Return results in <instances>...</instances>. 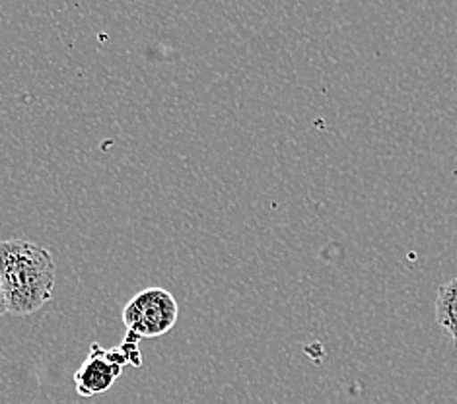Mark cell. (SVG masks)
<instances>
[{"mask_svg": "<svg viewBox=\"0 0 457 404\" xmlns=\"http://www.w3.org/2000/svg\"><path fill=\"white\" fill-rule=\"evenodd\" d=\"M178 315V301L168 290L146 288L123 308V325L137 338H156L176 326Z\"/></svg>", "mask_w": 457, "mask_h": 404, "instance_id": "2", "label": "cell"}, {"mask_svg": "<svg viewBox=\"0 0 457 404\" xmlns=\"http://www.w3.org/2000/svg\"><path fill=\"white\" fill-rule=\"evenodd\" d=\"M436 323L450 334L457 350V278H452L438 288Z\"/></svg>", "mask_w": 457, "mask_h": 404, "instance_id": "4", "label": "cell"}, {"mask_svg": "<svg viewBox=\"0 0 457 404\" xmlns=\"http://www.w3.org/2000/svg\"><path fill=\"white\" fill-rule=\"evenodd\" d=\"M57 282V263L51 251L26 239L0 242V284L8 313L26 317L51 301Z\"/></svg>", "mask_w": 457, "mask_h": 404, "instance_id": "1", "label": "cell"}, {"mask_svg": "<svg viewBox=\"0 0 457 404\" xmlns=\"http://www.w3.org/2000/svg\"><path fill=\"white\" fill-rule=\"evenodd\" d=\"M8 313V308H6V298H4V290H3V284H0V317Z\"/></svg>", "mask_w": 457, "mask_h": 404, "instance_id": "5", "label": "cell"}, {"mask_svg": "<svg viewBox=\"0 0 457 404\" xmlns=\"http://www.w3.org/2000/svg\"><path fill=\"white\" fill-rule=\"evenodd\" d=\"M121 367H117L110 358L107 350L100 344L90 346V354L84 359V364L76 369L74 385L80 397H94L110 391L115 379L121 375Z\"/></svg>", "mask_w": 457, "mask_h": 404, "instance_id": "3", "label": "cell"}]
</instances>
